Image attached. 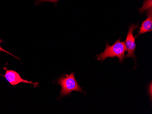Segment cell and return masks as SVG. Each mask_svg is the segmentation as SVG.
<instances>
[{
  "label": "cell",
  "mask_w": 152,
  "mask_h": 114,
  "mask_svg": "<svg viewBox=\"0 0 152 114\" xmlns=\"http://www.w3.org/2000/svg\"><path fill=\"white\" fill-rule=\"evenodd\" d=\"M121 39V37H120L112 46H110L107 43L104 52L95 56L98 61H101L102 62L107 58H113L116 57L119 59V62L122 63L126 57L125 52H127V49L125 41H120Z\"/></svg>",
  "instance_id": "1"
},
{
  "label": "cell",
  "mask_w": 152,
  "mask_h": 114,
  "mask_svg": "<svg viewBox=\"0 0 152 114\" xmlns=\"http://www.w3.org/2000/svg\"><path fill=\"white\" fill-rule=\"evenodd\" d=\"M56 83L61 86V89L60 92V96L61 97L69 96L72 92L74 91L84 93L82 87L77 83L74 72H72L70 74L66 75L65 76H61L58 78Z\"/></svg>",
  "instance_id": "2"
},
{
  "label": "cell",
  "mask_w": 152,
  "mask_h": 114,
  "mask_svg": "<svg viewBox=\"0 0 152 114\" xmlns=\"http://www.w3.org/2000/svg\"><path fill=\"white\" fill-rule=\"evenodd\" d=\"M139 28L140 27L137 25L131 24L129 26L127 37L125 41V46L128 52V54L126 55V57L132 58L135 62H136L135 55L136 44L135 43L136 38L133 35V32L134 30Z\"/></svg>",
  "instance_id": "3"
},
{
  "label": "cell",
  "mask_w": 152,
  "mask_h": 114,
  "mask_svg": "<svg viewBox=\"0 0 152 114\" xmlns=\"http://www.w3.org/2000/svg\"><path fill=\"white\" fill-rule=\"evenodd\" d=\"M4 70H6V73L3 77L7 80L10 85L13 86H16L17 85L20 83H28L31 84L34 86V88H36V87H38V82H33L31 81H28L27 80L22 78L20 76L19 74L15 70H8L7 68L4 67Z\"/></svg>",
  "instance_id": "4"
},
{
  "label": "cell",
  "mask_w": 152,
  "mask_h": 114,
  "mask_svg": "<svg viewBox=\"0 0 152 114\" xmlns=\"http://www.w3.org/2000/svg\"><path fill=\"white\" fill-rule=\"evenodd\" d=\"M146 14L147 18L142 22L140 27L139 28L140 30L135 38L144 33L152 31V8L147 10Z\"/></svg>",
  "instance_id": "5"
},
{
  "label": "cell",
  "mask_w": 152,
  "mask_h": 114,
  "mask_svg": "<svg viewBox=\"0 0 152 114\" xmlns=\"http://www.w3.org/2000/svg\"><path fill=\"white\" fill-rule=\"evenodd\" d=\"M150 9H152V0H144L143 7L139 10V11L142 14L146 10Z\"/></svg>",
  "instance_id": "6"
},
{
  "label": "cell",
  "mask_w": 152,
  "mask_h": 114,
  "mask_svg": "<svg viewBox=\"0 0 152 114\" xmlns=\"http://www.w3.org/2000/svg\"><path fill=\"white\" fill-rule=\"evenodd\" d=\"M58 1L59 0H35V4H36V5H38L40 3L48 1V2H53V3L56 4Z\"/></svg>",
  "instance_id": "7"
},
{
  "label": "cell",
  "mask_w": 152,
  "mask_h": 114,
  "mask_svg": "<svg viewBox=\"0 0 152 114\" xmlns=\"http://www.w3.org/2000/svg\"><path fill=\"white\" fill-rule=\"evenodd\" d=\"M4 42V41L2 39H0V52H4L7 53L9 54L11 56H12V57H14L18 59L19 60H20V59L18 57H16V56H14V55H13L12 54H11V53L9 52H7V51L5 50V49H3V48L1 47V43H3Z\"/></svg>",
  "instance_id": "8"
},
{
  "label": "cell",
  "mask_w": 152,
  "mask_h": 114,
  "mask_svg": "<svg viewBox=\"0 0 152 114\" xmlns=\"http://www.w3.org/2000/svg\"><path fill=\"white\" fill-rule=\"evenodd\" d=\"M0 76H4V75H2L1 74H0Z\"/></svg>",
  "instance_id": "9"
}]
</instances>
